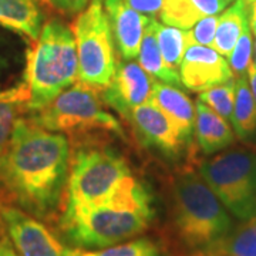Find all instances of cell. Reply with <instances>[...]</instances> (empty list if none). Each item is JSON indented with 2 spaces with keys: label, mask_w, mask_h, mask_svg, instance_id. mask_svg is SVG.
<instances>
[{
  "label": "cell",
  "mask_w": 256,
  "mask_h": 256,
  "mask_svg": "<svg viewBox=\"0 0 256 256\" xmlns=\"http://www.w3.org/2000/svg\"><path fill=\"white\" fill-rule=\"evenodd\" d=\"M252 62L256 64V40L255 43H254V58H252Z\"/></svg>",
  "instance_id": "obj_33"
},
{
  "label": "cell",
  "mask_w": 256,
  "mask_h": 256,
  "mask_svg": "<svg viewBox=\"0 0 256 256\" xmlns=\"http://www.w3.org/2000/svg\"><path fill=\"white\" fill-rule=\"evenodd\" d=\"M180 77L184 87L195 92L235 78L226 57L212 47L200 44L186 47L180 64Z\"/></svg>",
  "instance_id": "obj_11"
},
{
  "label": "cell",
  "mask_w": 256,
  "mask_h": 256,
  "mask_svg": "<svg viewBox=\"0 0 256 256\" xmlns=\"http://www.w3.org/2000/svg\"><path fill=\"white\" fill-rule=\"evenodd\" d=\"M252 57H254V40H252L250 26L248 24L226 58L235 77L246 76L248 67L252 63Z\"/></svg>",
  "instance_id": "obj_25"
},
{
  "label": "cell",
  "mask_w": 256,
  "mask_h": 256,
  "mask_svg": "<svg viewBox=\"0 0 256 256\" xmlns=\"http://www.w3.org/2000/svg\"><path fill=\"white\" fill-rule=\"evenodd\" d=\"M154 78L132 60L117 64L110 82L100 90L102 104L128 118L136 107L150 100Z\"/></svg>",
  "instance_id": "obj_10"
},
{
  "label": "cell",
  "mask_w": 256,
  "mask_h": 256,
  "mask_svg": "<svg viewBox=\"0 0 256 256\" xmlns=\"http://www.w3.org/2000/svg\"><path fill=\"white\" fill-rule=\"evenodd\" d=\"M0 26L37 40L43 28V13L37 0H0Z\"/></svg>",
  "instance_id": "obj_17"
},
{
  "label": "cell",
  "mask_w": 256,
  "mask_h": 256,
  "mask_svg": "<svg viewBox=\"0 0 256 256\" xmlns=\"http://www.w3.org/2000/svg\"><path fill=\"white\" fill-rule=\"evenodd\" d=\"M249 26L252 33L256 36V0L249 6Z\"/></svg>",
  "instance_id": "obj_32"
},
{
  "label": "cell",
  "mask_w": 256,
  "mask_h": 256,
  "mask_svg": "<svg viewBox=\"0 0 256 256\" xmlns=\"http://www.w3.org/2000/svg\"><path fill=\"white\" fill-rule=\"evenodd\" d=\"M78 78L77 46L72 28L58 18L42 28L33 50L28 53L24 94V111L33 112L73 86Z\"/></svg>",
  "instance_id": "obj_3"
},
{
  "label": "cell",
  "mask_w": 256,
  "mask_h": 256,
  "mask_svg": "<svg viewBox=\"0 0 256 256\" xmlns=\"http://www.w3.org/2000/svg\"><path fill=\"white\" fill-rule=\"evenodd\" d=\"M200 175L230 215L240 220L256 216V152L230 148L200 165Z\"/></svg>",
  "instance_id": "obj_5"
},
{
  "label": "cell",
  "mask_w": 256,
  "mask_h": 256,
  "mask_svg": "<svg viewBox=\"0 0 256 256\" xmlns=\"http://www.w3.org/2000/svg\"><path fill=\"white\" fill-rule=\"evenodd\" d=\"M249 24V8L245 0H235L228 9L222 10L218 16V26L215 38L212 42V48L220 56L226 57L230 54L238 38Z\"/></svg>",
  "instance_id": "obj_19"
},
{
  "label": "cell",
  "mask_w": 256,
  "mask_h": 256,
  "mask_svg": "<svg viewBox=\"0 0 256 256\" xmlns=\"http://www.w3.org/2000/svg\"><path fill=\"white\" fill-rule=\"evenodd\" d=\"M154 28L158 47L164 56L165 62L172 67H180L182 62L184 53L186 50L185 30L172 28L168 24H161L154 18Z\"/></svg>",
  "instance_id": "obj_22"
},
{
  "label": "cell",
  "mask_w": 256,
  "mask_h": 256,
  "mask_svg": "<svg viewBox=\"0 0 256 256\" xmlns=\"http://www.w3.org/2000/svg\"><path fill=\"white\" fill-rule=\"evenodd\" d=\"M148 101L174 124L185 144L191 141L195 128V106L180 87L154 80Z\"/></svg>",
  "instance_id": "obj_14"
},
{
  "label": "cell",
  "mask_w": 256,
  "mask_h": 256,
  "mask_svg": "<svg viewBox=\"0 0 256 256\" xmlns=\"http://www.w3.org/2000/svg\"><path fill=\"white\" fill-rule=\"evenodd\" d=\"M128 174L127 161L117 151L104 146L77 148L70 160L64 210L102 201Z\"/></svg>",
  "instance_id": "obj_8"
},
{
  "label": "cell",
  "mask_w": 256,
  "mask_h": 256,
  "mask_svg": "<svg viewBox=\"0 0 256 256\" xmlns=\"http://www.w3.org/2000/svg\"><path fill=\"white\" fill-rule=\"evenodd\" d=\"M148 186L126 175L107 198L74 210H64L60 229L77 248L102 249L142 234L154 220Z\"/></svg>",
  "instance_id": "obj_2"
},
{
  "label": "cell",
  "mask_w": 256,
  "mask_h": 256,
  "mask_svg": "<svg viewBox=\"0 0 256 256\" xmlns=\"http://www.w3.org/2000/svg\"><path fill=\"white\" fill-rule=\"evenodd\" d=\"M24 111V106L16 101H8L0 98V156L6 151L10 138L20 118V114Z\"/></svg>",
  "instance_id": "obj_26"
},
{
  "label": "cell",
  "mask_w": 256,
  "mask_h": 256,
  "mask_svg": "<svg viewBox=\"0 0 256 256\" xmlns=\"http://www.w3.org/2000/svg\"><path fill=\"white\" fill-rule=\"evenodd\" d=\"M43 4H46L48 9L54 10L60 14L73 16L78 14L87 8L90 0H38Z\"/></svg>",
  "instance_id": "obj_28"
},
{
  "label": "cell",
  "mask_w": 256,
  "mask_h": 256,
  "mask_svg": "<svg viewBox=\"0 0 256 256\" xmlns=\"http://www.w3.org/2000/svg\"><path fill=\"white\" fill-rule=\"evenodd\" d=\"M70 160L64 134L20 117L0 156V195L38 220H50L62 204Z\"/></svg>",
  "instance_id": "obj_1"
},
{
  "label": "cell",
  "mask_w": 256,
  "mask_h": 256,
  "mask_svg": "<svg viewBox=\"0 0 256 256\" xmlns=\"http://www.w3.org/2000/svg\"><path fill=\"white\" fill-rule=\"evenodd\" d=\"M0 222L20 256H80V248L64 245L38 218L14 205H0Z\"/></svg>",
  "instance_id": "obj_9"
},
{
  "label": "cell",
  "mask_w": 256,
  "mask_h": 256,
  "mask_svg": "<svg viewBox=\"0 0 256 256\" xmlns=\"http://www.w3.org/2000/svg\"><path fill=\"white\" fill-rule=\"evenodd\" d=\"M128 120L146 146L156 148L166 156H176L185 146L176 127L150 101L136 107Z\"/></svg>",
  "instance_id": "obj_13"
},
{
  "label": "cell",
  "mask_w": 256,
  "mask_h": 256,
  "mask_svg": "<svg viewBox=\"0 0 256 256\" xmlns=\"http://www.w3.org/2000/svg\"><path fill=\"white\" fill-rule=\"evenodd\" d=\"M200 256H222V255H215V254H200Z\"/></svg>",
  "instance_id": "obj_34"
},
{
  "label": "cell",
  "mask_w": 256,
  "mask_h": 256,
  "mask_svg": "<svg viewBox=\"0 0 256 256\" xmlns=\"http://www.w3.org/2000/svg\"><path fill=\"white\" fill-rule=\"evenodd\" d=\"M216 26H218V14L201 18L191 28L185 30L186 47L192 46V44L212 46V42H214L215 33H216Z\"/></svg>",
  "instance_id": "obj_27"
},
{
  "label": "cell",
  "mask_w": 256,
  "mask_h": 256,
  "mask_svg": "<svg viewBox=\"0 0 256 256\" xmlns=\"http://www.w3.org/2000/svg\"><path fill=\"white\" fill-rule=\"evenodd\" d=\"M138 64L150 74L152 78L156 77L158 82H166L175 87H184L181 82L180 73L171 64L165 62L164 56L161 53L156 43V28H154V18H148L146 32L141 40L140 53H138Z\"/></svg>",
  "instance_id": "obj_18"
},
{
  "label": "cell",
  "mask_w": 256,
  "mask_h": 256,
  "mask_svg": "<svg viewBox=\"0 0 256 256\" xmlns=\"http://www.w3.org/2000/svg\"><path fill=\"white\" fill-rule=\"evenodd\" d=\"M80 256H164L160 246L148 238H138L130 242L102 248L94 252H84Z\"/></svg>",
  "instance_id": "obj_24"
},
{
  "label": "cell",
  "mask_w": 256,
  "mask_h": 256,
  "mask_svg": "<svg viewBox=\"0 0 256 256\" xmlns=\"http://www.w3.org/2000/svg\"><path fill=\"white\" fill-rule=\"evenodd\" d=\"M205 254L222 256H256V216L244 220Z\"/></svg>",
  "instance_id": "obj_21"
},
{
  "label": "cell",
  "mask_w": 256,
  "mask_h": 256,
  "mask_svg": "<svg viewBox=\"0 0 256 256\" xmlns=\"http://www.w3.org/2000/svg\"><path fill=\"white\" fill-rule=\"evenodd\" d=\"M228 0H164L160 18L164 24L188 30L201 18L220 14Z\"/></svg>",
  "instance_id": "obj_16"
},
{
  "label": "cell",
  "mask_w": 256,
  "mask_h": 256,
  "mask_svg": "<svg viewBox=\"0 0 256 256\" xmlns=\"http://www.w3.org/2000/svg\"><path fill=\"white\" fill-rule=\"evenodd\" d=\"M130 8L137 10L141 14H146L154 18L156 14H160L164 0H124Z\"/></svg>",
  "instance_id": "obj_29"
},
{
  "label": "cell",
  "mask_w": 256,
  "mask_h": 256,
  "mask_svg": "<svg viewBox=\"0 0 256 256\" xmlns=\"http://www.w3.org/2000/svg\"><path fill=\"white\" fill-rule=\"evenodd\" d=\"M97 92L82 82H74L43 108L30 112L28 120L48 131L70 136L96 130L122 136L120 122L104 110Z\"/></svg>",
  "instance_id": "obj_6"
},
{
  "label": "cell",
  "mask_w": 256,
  "mask_h": 256,
  "mask_svg": "<svg viewBox=\"0 0 256 256\" xmlns=\"http://www.w3.org/2000/svg\"><path fill=\"white\" fill-rule=\"evenodd\" d=\"M0 256H20L8 236H0Z\"/></svg>",
  "instance_id": "obj_30"
},
{
  "label": "cell",
  "mask_w": 256,
  "mask_h": 256,
  "mask_svg": "<svg viewBox=\"0 0 256 256\" xmlns=\"http://www.w3.org/2000/svg\"><path fill=\"white\" fill-rule=\"evenodd\" d=\"M228 2H229V3H230V2H234V0H228Z\"/></svg>",
  "instance_id": "obj_36"
},
{
  "label": "cell",
  "mask_w": 256,
  "mask_h": 256,
  "mask_svg": "<svg viewBox=\"0 0 256 256\" xmlns=\"http://www.w3.org/2000/svg\"><path fill=\"white\" fill-rule=\"evenodd\" d=\"M254 2H255V0H245V3L248 4V8H249V6H250V4H252Z\"/></svg>",
  "instance_id": "obj_35"
},
{
  "label": "cell",
  "mask_w": 256,
  "mask_h": 256,
  "mask_svg": "<svg viewBox=\"0 0 256 256\" xmlns=\"http://www.w3.org/2000/svg\"><path fill=\"white\" fill-rule=\"evenodd\" d=\"M248 82H249V87H250V92L254 94V98L256 101V64L252 62V63L249 64V67H248Z\"/></svg>",
  "instance_id": "obj_31"
},
{
  "label": "cell",
  "mask_w": 256,
  "mask_h": 256,
  "mask_svg": "<svg viewBox=\"0 0 256 256\" xmlns=\"http://www.w3.org/2000/svg\"><path fill=\"white\" fill-rule=\"evenodd\" d=\"M171 215L178 240L196 254L208 252L234 229L229 210L192 171L178 175L172 184Z\"/></svg>",
  "instance_id": "obj_4"
},
{
  "label": "cell",
  "mask_w": 256,
  "mask_h": 256,
  "mask_svg": "<svg viewBox=\"0 0 256 256\" xmlns=\"http://www.w3.org/2000/svg\"><path fill=\"white\" fill-rule=\"evenodd\" d=\"M230 122L236 136L242 140L256 132V101L246 76L235 77V102Z\"/></svg>",
  "instance_id": "obj_20"
},
{
  "label": "cell",
  "mask_w": 256,
  "mask_h": 256,
  "mask_svg": "<svg viewBox=\"0 0 256 256\" xmlns=\"http://www.w3.org/2000/svg\"><path fill=\"white\" fill-rule=\"evenodd\" d=\"M198 100L218 112L220 117L230 121L235 102V78L204 90L200 92Z\"/></svg>",
  "instance_id": "obj_23"
},
{
  "label": "cell",
  "mask_w": 256,
  "mask_h": 256,
  "mask_svg": "<svg viewBox=\"0 0 256 256\" xmlns=\"http://www.w3.org/2000/svg\"><path fill=\"white\" fill-rule=\"evenodd\" d=\"M194 132L196 142L205 156H212L226 150L235 141V134L228 120L220 117L218 112L200 100L195 102Z\"/></svg>",
  "instance_id": "obj_15"
},
{
  "label": "cell",
  "mask_w": 256,
  "mask_h": 256,
  "mask_svg": "<svg viewBox=\"0 0 256 256\" xmlns=\"http://www.w3.org/2000/svg\"><path fill=\"white\" fill-rule=\"evenodd\" d=\"M73 33L78 58L77 82L100 92L117 67L116 44L102 0H90L76 18Z\"/></svg>",
  "instance_id": "obj_7"
},
{
  "label": "cell",
  "mask_w": 256,
  "mask_h": 256,
  "mask_svg": "<svg viewBox=\"0 0 256 256\" xmlns=\"http://www.w3.org/2000/svg\"><path fill=\"white\" fill-rule=\"evenodd\" d=\"M102 4L108 16L117 54L121 56L124 62L134 60L140 53L141 40L150 18L130 8L124 0H102Z\"/></svg>",
  "instance_id": "obj_12"
}]
</instances>
